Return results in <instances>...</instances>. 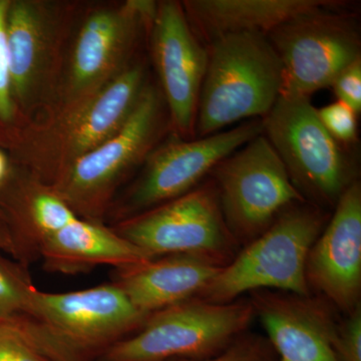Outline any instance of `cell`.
Here are the masks:
<instances>
[{
	"label": "cell",
	"mask_w": 361,
	"mask_h": 361,
	"mask_svg": "<svg viewBox=\"0 0 361 361\" xmlns=\"http://www.w3.org/2000/svg\"><path fill=\"white\" fill-rule=\"evenodd\" d=\"M147 317L111 282L61 293L35 288L25 312L9 322L49 360L97 361Z\"/></svg>",
	"instance_id": "6da1fadb"
},
{
	"label": "cell",
	"mask_w": 361,
	"mask_h": 361,
	"mask_svg": "<svg viewBox=\"0 0 361 361\" xmlns=\"http://www.w3.org/2000/svg\"><path fill=\"white\" fill-rule=\"evenodd\" d=\"M149 82L148 66L137 56L84 103L26 128L11 151L14 160L30 169L33 180L49 186L73 161L121 130Z\"/></svg>",
	"instance_id": "7a4b0ae2"
},
{
	"label": "cell",
	"mask_w": 361,
	"mask_h": 361,
	"mask_svg": "<svg viewBox=\"0 0 361 361\" xmlns=\"http://www.w3.org/2000/svg\"><path fill=\"white\" fill-rule=\"evenodd\" d=\"M207 51L196 137L265 118L283 90L281 63L266 35H225L207 45Z\"/></svg>",
	"instance_id": "3957f363"
},
{
	"label": "cell",
	"mask_w": 361,
	"mask_h": 361,
	"mask_svg": "<svg viewBox=\"0 0 361 361\" xmlns=\"http://www.w3.org/2000/svg\"><path fill=\"white\" fill-rule=\"evenodd\" d=\"M167 133H172L167 104L159 85L149 80L121 130L73 161L49 187L80 219L103 223L116 190Z\"/></svg>",
	"instance_id": "277c9868"
},
{
	"label": "cell",
	"mask_w": 361,
	"mask_h": 361,
	"mask_svg": "<svg viewBox=\"0 0 361 361\" xmlns=\"http://www.w3.org/2000/svg\"><path fill=\"white\" fill-rule=\"evenodd\" d=\"M330 216L308 202L289 206L260 236L241 247L197 297L229 303L261 289L311 295L306 259Z\"/></svg>",
	"instance_id": "5b68a950"
},
{
	"label": "cell",
	"mask_w": 361,
	"mask_h": 361,
	"mask_svg": "<svg viewBox=\"0 0 361 361\" xmlns=\"http://www.w3.org/2000/svg\"><path fill=\"white\" fill-rule=\"evenodd\" d=\"M262 127L304 200L332 212L358 180L357 165L323 127L310 97L280 94Z\"/></svg>",
	"instance_id": "8992f818"
},
{
	"label": "cell",
	"mask_w": 361,
	"mask_h": 361,
	"mask_svg": "<svg viewBox=\"0 0 361 361\" xmlns=\"http://www.w3.org/2000/svg\"><path fill=\"white\" fill-rule=\"evenodd\" d=\"M255 319L249 299L213 303L194 297L151 313L97 361H176L219 355Z\"/></svg>",
	"instance_id": "52a82bcc"
},
{
	"label": "cell",
	"mask_w": 361,
	"mask_h": 361,
	"mask_svg": "<svg viewBox=\"0 0 361 361\" xmlns=\"http://www.w3.org/2000/svg\"><path fill=\"white\" fill-rule=\"evenodd\" d=\"M158 1L130 0L85 16L71 45L56 99L44 118L84 103L135 61Z\"/></svg>",
	"instance_id": "ba28073f"
},
{
	"label": "cell",
	"mask_w": 361,
	"mask_h": 361,
	"mask_svg": "<svg viewBox=\"0 0 361 361\" xmlns=\"http://www.w3.org/2000/svg\"><path fill=\"white\" fill-rule=\"evenodd\" d=\"M348 1L294 16L266 35L280 59L282 94L310 97L361 59L357 14Z\"/></svg>",
	"instance_id": "9c48e42d"
},
{
	"label": "cell",
	"mask_w": 361,
	"mask_h": 361,
	"mask_svg": "<svg viewBox=\"0 0 361 361\" xmlns=\"http://www.w3.org/2000/svg\"><path fill=\"white\" fill-rule=\"evenodd\" d=\"M208 177L240 248L260 236L285 209L306 202L263 133L220 161Z\"/></svg>",
	"instance_id": "30bf717a"
},
{
	"label": "cell",
	"mask_w": 361,
	"mask_h": 361,
	"mask_svg": "<svg viewBox=\"0 0 361 361\" xmlns=\"http://www.w3.org/2000/svg\"><path fill=\"white\" fill-rule=\"evenodd\" d=\"M66 6L11 0L6 18L7 52L14 104L28 126L32 113L51 110L63 71Z\"/></svg>",
	"instance_id": "8fae6325"
},
{
	"label": "cell",
	"mask_w": 361,
	"mask_h": 361,
	"mask_svg": "<svg viewBox=\"0 0 361 361\" xmlns=\"http://www.w3.org/2000/svg\"><path fill=\"white\" fill-rule=\"evenodd\" d=\"M113 229L149 258L197 254L225 266L240 250L209 177L178 198L116 223Z\"/></svg>",
	"instance_id": "7c38bea8"
},
{
	"label": "cell",
	"mask_w": 361,
	"mask_h": 361,
	"mask_svg": "<svg viewBox=\"0 0 361 361\" xmlns=\"http://www.w3.org/2000/svg\"><path fill=\"white\" fill-rule=\"evenodd\" d=\"M262 132V118H252L204 137L171 135L149 154L141 174L111 204L108 215L121 222L188 193L220 161Z\"/></svg>",
	"instance_id": "4fadbf2b"
},
{
	"label": "cell",
	"mask_w": 361,
	"mask_h": 361,
	"mask_svg": "<svg viewBox=\"0 0 361 361\" xmlns=\"http://www.w3.org/2000/svg\"><path fill=\"white\" fill-rule=\"evenodd\" d=\"M149 39L173 135L183 140L196 139L197 113L208 51L190 27L182 2H158Z\"/></svg>",
	"instance_id": "5bb4252c"
},
{
	"label": "cell",
	"mask_w": 361,
	"mask_h": 361,
	"mask_svg": "<svg viewBox=\"0 0 361 361\" xmlns=\"http://www.w3.org/2000/svg\"><path fill=\"white\" fill-rule=\"evenodd\" d=\"M305 277L311 294L348 314L361 305V184L342 195L311 247Z\"/></svg>",
	"instance_id": "9a60e30c"
},
{
	"label": "cell",
	"mask_w": 361,
	"mask_h": 361,
	"mask_svg": "<svg viewBox=\"0 0 361 361\" xmlns=\"http://www.w3.org/2000/svg\"><path fill=\"white\" fill-rule=\"evenodd\" d=\"M248 299L279 361H338V317L326 299L268 289L252 291Z\"/></svg>",
	"instance_id": "2e32d148"
},
{
	"label": "cell",
	"mask_w": 361,
	"mask_h": 361,
	"mask_svg": "<svg viewBox=\"0 0 361 361\" xmlns=\"http://www.w3.org/2000/svg\"><path fill=\"white\" fill-rule=\"evenodd\" d=\"M223 267L206 256L170 254L116 270L113 282L149 315L198 296Z\"/></svg>",
	"instance_id": "e0dca14e"
},
{
	"label": "cell",
	"mask_w": 361,
	"mask_h": 361,
	"mask_svg": "<svg viewBox=\"0 0 361 361\" xmlns=\"http://www.w3.org/2000/svg\"><path fill=\"white\" fill-rule=\"evenodd\" d=\"M341 0H185L188 23L204 45L228 35H267L294 16Z\"/></svg>",
	"instance_id": "ac0fdd59"
},
{
	"label": "cell",
	"mask_w": 361,
	"mask_h": 361,
	"mask_svg": "<svg viewBox=\"0 0 361 361\" xmlns=\"http://www.w3.org/2000/svg\"><path fill=\"white\" fill-rule=\"evenodd\" d=\"M39 257L49 272L66 275L89 272L99 266L123 269L151 259L113 228L80 218L45 240Z\"/></svg>",
	"instance_id": "d6986e66"
},
{
	"label": "cell",
	"mask_w": 361,
	"mask_h": 361,
	"mask_svg": "<svg viewBox=\"0 0 361 361\" xmlns=\"http://www.w3.org/2000/svg\"><path fill=\"white\" fill-rule=\"evenodd\" d=\"M11 0H0V148L13 151L27 123L14 104L7 52L6 18Z\"/></svg>",
	"instance_id": "ffe728a7"
},
{
	"label": "cell",
	"mask_w": 361,
	"mask_h": 361,
	"mask_svg": "<svg viewBox=\"0 0 361 361\" xmlns=\"http://www.w3.org/2000/svg\"><path fill=\"white\" fill-rule=\"evenodd\" d=\"M35 288L25 268L0 256V323L23 315Z\"/></svg>",
	"instance_id": "44dd1931"
},
{
	"label": "cell",
	"mask_w": 361,
	"mask_h": 361,
	"mask_svg": "<svg viewBox=\"0 0 361 361\" xmlns=\"http://www.w3.org/2000/svg\"><path fill=\"white\" fill-rule=\"evenodd\" d=\"M323 127L343 148L356 144L358 135L357 114L348 104L337 101L317 110Z\"/></svg>",
	"instance_id": "7402d4cb"
},
{
	"label": "cell",
	"mask_w": 361,
	"mask_h": 361,
	"mask_svg": "<svg viewBox=\"0 0 361 361\" xmlns=\"http://www.w3.org/2000/svg\"><path fill=\"white\" fill-rule=\"evenodd\" d=\"M176 361H279L267 337L246 331L219 355L206 360Z\"/></svg>",
	"instance_id": "603a6c76"
},
{
	"label": "cell",
	"mask_w": 361,
	"mask_h": 361,
	"mask_svg": "<svg viewBox=\"0 0 361 361\" xmlns=\"http://www.w3.org/2000/svg\"><path fill=\"white\" fill-rule=\"evenodd\" d=\"M334 350L338 361H361V305L337 322Z\"/></svg>",
	"instance_id": "cb8c5ba5"
},
{
	"label": "cell",
	"mask_w": 361,
	"mask_h": 361,
	"mask_svg": "<svg viewBox=\"0 0 361 361\" xmlns=\"http://www.w3.org/2000/svg\"><path fill=\"white\" fill-rule=\"evenodd\" d=\"M0 361H51L11 322L0 323Z\"/></svg>",
	"instance_id": "d4e9b609"
},
{
	"label": "cell",
	"mask_w": 361,
	"mask_h": 361,
	"mask_svg": "<svg viewBox=\"0 0 361 361\" xmlns=\"http://www.w3.org/2000/svg\"><path fill=\"white\" fill-rule=\"evenodd\" d=\"M337 101L348 104L357 115L361 111V59L337 75L331 87Z\"/></svg>",
	"instance_id": "484cf974"
},
{
	"label": "cell",
	"mask_w": 361,
	"mask_h": 361,
	"mask_svg": "<svg viewBox=\"0 0 361 361\" xmlns=\"http://www.w3.org/2000/svg\"><path fill=\"white\" fill-rule=\"evenodd\" d=\"M13 166L4 149L0 148V192L13 179Z\"/></svg>",
	"instance_id": "4316f807"
},
{
	"label": "cell",
	"mask_w": 361,
	"mask_h": 361,
	"mask_svg": "<svg viewBox=\"0 0 361 361\" xmlns=\"http://www.w3.org/2000/svg\"><path fill=\"white\" fill-rule=\"evenodd\" d=\"M0 247H6V248L16 251L8 225H7L6 218L2 212H0Z\"/></svg>",
	"instance_id": "83f0119b"
}]
</instances>
